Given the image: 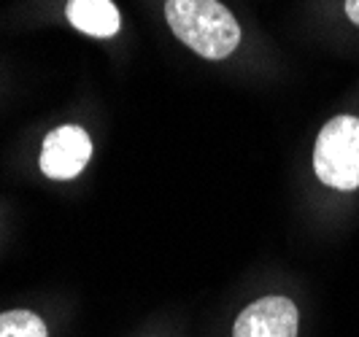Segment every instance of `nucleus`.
I'll list each match as a JSON object with an SVG mask.
<instances>
[{"instance_id":"f03ea898","label":"nucleus","mask_w":359,"mask_h":337,"mask_svg":"<svg viewBox=\"0 0 359 337\" xmlns=\"http://www.w3.org/2000/svg\"><path fill=\"white\" fill-rule=\"evenodd\" d=\"M313 170L322 184L351 192L359 186V119L335 116L322 127L313 149Z\"/></svg>"},{"instance_id":"423d86ee","label":"nucleus","mask_w":359,"mask_h":337,"mask_svg":"<svg viewBox=\"0 0 359 337\" xmlns=\"http://www.w3.org/2000/svg\"><path fill=\"white\" fill-rule=\"evenodd\" d=\"M0 337H46V324L30 310L0 313Z\"/></svg>"},{"instance_id":"20e7f679","label":"nucleus","mask_w":359,"mask_h":337,"mask_svg":"<svg viewBox=\"0 0 359 337\" xmlns=\"http://www.w3.org/2000/svg\"><path fill=\"white\" fill-rule=\"evenodd\" d=\"M233 337H297V308L287 297H262L235 319Z\"/></svg>"},{"instance_id":"f257e3e1","label":"nucleus","mask_w":359,"mask_h":337,"mask_svg":"<svg viewBox=\"0 0 359 337\" xmlns=\"http://www.w3.org/2000/svg\"><path fill=\"white\" fill-rule=\"evenodd\" d=\"M165 17L170 30L205 60H224L241 43V27L219 0H168Z\"/></svg>"},{"instance_id":"7ed1b4c3","label":"nucleus","mask_w":359,"mask_h":337,"mask_svg":"<svg viewBox=\"0 0 359 337\" xmlns=\"http://www.w3.org/2000/svg\"><path fill=\"white\" fill-rule=\"evenodd\" d=\"M92 157V141L90 135L76 125H62L52 130L43 138L41 149V170L43 176L54 181H68L76 178Z\"/></svg>"},{"instance_id":"0eeeda50","label":"nucleus","mask_w":359,"mask_h":337,"mask_svg":"<svg viewBox=\"0 0 359 337\" xmlns=\"http://www.w3.org/2000/svg\"><path fill=\"white\" fill-rule=\"evenodd\" d=\"M346 17L359 25V0H346Z\"/></svg>"},{"instance_id":"39448f33","label":"nucleus","mask_w":359,"mask_h":337,"mask_svg":"<svg viewBox=\"0 0 359 337\" xmlns=\"http://www.w3.org/2000/svg\"><path fill=\"white\" fill-rule=\"evenodd\" d=\"M68 19L76 30L95 38H111L122 25L119 11L111 0H71Z\"/></svg>"}]
</instances>
